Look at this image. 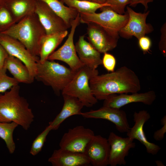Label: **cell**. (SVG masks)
Segmentation results:
<instances>
[{"mask_svg": "<svg viewBox=\"0 0 166 166\" xmlns=\"http://www.w3.org/2000/svg\"><path fill=\"white\" fill-rule=\"evenodd\" d=\"M89 85L93 95L99 100H104L112 94L137 93L141 89L137 75L125 66L94 76L90 80Z\"/></svg>", "mask_w": 166, "mask_h": 166, "instance_id": "1", "label": "cell"}, {"mask_svg": "<svg viewBox=\"0 0 166 166\" xmlns=\"http://www.w3.org/2000/svg\"><path fill=\"white\" fill-rule=\"evenodd\" d=\"M19 85L0 94V122H14L28 130L34 120V115L26 100L21 96Z\"/></svg>", "mask_w": 166, "mask_h": 166, "instance_id": "2", "label": "cell"}, {"mask_svg": "<svg viewBox=\"0 0 166 166\" xmlns=\"http://www.w3.org/2000/svg\"><path fill=\"white\" fill-rule=\"evenodd\" d=\"M1 33L17 39L32 54L38 57L41 40L46 34L35 13L26 16L9 29Z\"/></svg>", "mask_w": 166, "mask_h": 166, "instance_id": "3", "label": "cell"}, {"mask_svg": "<svg viewBox=\"0 0 166 166\" xmlns=\"http://www.w3.org/2000/svg\"><path fill=\"white\" fill-rule=\"evenodd\" d=\"M37 68L35 79L51 87L58 95L73 79L76 71L48 60L43 63L38 61Z\"/></svg>", "mask_w": 166, "mask_h": 166, "instance_id": "4", "label": "cell"}, {"mask_svg": "<svg viewBox=\"0 0 166 166\" xmlns=\"http://www.w3.org/2000/svg\"><path fill=\"white\" fill-rule=\"evenodd\" d=\"M98 73L97 69H92L84 65L76 71L73 79L61 92L62 95L77 98L84 106H92L97 102L98 100L92 92L89 81Z\"/></svg>", "mask_w": 166, "mask_h": 166, "instance_id": "5", "label": "cell"}, {"mask_svg": "<svg viewBox=\"0 0 166 166\" xmlns=\"http://www.w3.org/2000/svg\"><path fill=\"white\" fill-rule=\"evenodd\" d=\"M101 12L89 14H79L80 22L96 23L102 27L110 35L118 39L119 32L127 23L129 16L127 11L123 14L113 11L109 6L100 9Z\"/></svg>", "mask_w": 166, "mask_h": 166, "instance_id": "6", "label": "cell"}, {"mask_svg": "<svg viewBox=\"0 0 166 166\" xmlns=\"http://www.w3.org/2000/svg\"><path fill=\"white\" fill-rule=\"evenodd\" d=\"M80 22V17L79 13L71 23L70 31L66 41L61 46L49 56L48 60H59L64 62L74 71H77L84 65L78 56L73 41L76 29Z\"/></svg>", "mask_w": 166, "mask_h": 166, "instance_id": "7", "label": "cell"}, {"mask_svg": "<svg viewBox=\"0 0 166 166\" xmlns=\"http://www.w3.org/2000/svg\"><path fill=\"white\" fill-rule=\"evenodd\" d=\"M0 44L9 55L21 61L27 67L30 75L35 79L39 57L32 54L18 40L8 35L0 33Z\"/></svg>", "mask_w": 166, "mask_h": 166, "instance_id": "8", "label": "cell"}, {"mask_svg": "<svg viewBox=\"0 0 166 166\" xmlns=\"http://www.w3.org/2000/svg\"><path fill=\"white\" fill-rule=\"evenodd\" d=\"M126 9L129 16L128 19L120 31V36L126 39L134 36L138 39L153 31L152 26L146 22L147 18L150 12L149 10L141 13L135 12L128 6H127Z\"/></svg>", "mask_w": 166, "mask_h": 166, "instance_id": "9", "label": "cell"}, {"mask_svg": "<svg viewBox=\"0 0 166 166\" xmlns=\"http://www.w3.org/2000/svg\"><path fill=\"white\" fill-rule=\"evenodd\" d=\"M94 135L92 130L82 125L70 128L62 136L59 143L60 148L83 153L87 145Z\"/></svg>", "mask_w": 166, "mask_h": 166, "instance_id": "10", "label": "cell"}, {"mask_svg": "<svg viewBox=\"0 0 166 166\" xmlns=\"http://www.w3.org/2000/svg\"><path fill=\"white\" fill-rule=\"evenodd\" d=\"M35 13L46 34L67 30L69 28L64 20L43 1L37 0Z\"/></svg>", "mask_w": 166, "mask_h": 166, "instance_id": "11", "label": "cell"}, {"mask_svg": "<svg viewBox=\"0 0 166 166\" xmlns=\"http://www.w3.org/2000/svg\"><path fill=\"white\" fill-rule=\"evenodd\" d=\"M110 146L108 165L111 166L125 165V158L129 151L136 146L134 140L128 137H122L113 132L110 133L107 139Z\"/></svg>", "mask_w": 166, "mask_h": 166, "instance_id": "12", "label": "cell"}, {"mask_svg": "<svg viewBox=\"0 0 166 166\" xmlns=\"http://www.w3.org/2000/svg\"><path fill=\"white\" fill-rule=\"evenodd\" d=\"M110 149L107 139L100 135H94L83 153L93 166H106L109 165Z\"/></svg>", "mask_w": 166, "mask_h": 166, "instance_id": "13", "label": "cell"}, {"mask_svg": "<svg viewBox=\"0 0 166 166\" xmlns=\"http://www.w3.org/2000/svg\"><path fill=\"white\" fill-rule=\"evenodd\" d=\"M81 115L85 118L109 121L113 123L117 131L121 133L127 132L130 128L126 112L120 109L103 106L97 110L82 113Z\"/></svg>", "mask_w": 166, "mask_h": 166, "instance_id": "14", "label": "cell"}, {"mask_svg": "<svg viewBox=\"0 0 166 166\" xmlns=\"http://www.w3.org/2000/svg\"><path fill=\"white\" fill-rule=\"evenodd\" d=\"M134 124L126 132L128 137L133 140H139L146 148L149 154L156 155L160 151L161 148L158 145L149 142L146 138L144 131L145 123L150 118L149 113L146 110L135 112L133 114Z\"/></svg>", "mask_w": 166, "mask_h": 166, "instance_id": "15", "label": "cell"}, {"mask_svg": "<svg viewBox=\"0 0 166 166\" xmlns=\"http://www.w3.org/2000/svg\"><path fill=\"white\" fill-rule=\"evenodd\" d=\"M87 24L89 42L99 53H104L116 47L118 40L111 36L102 27L93 23Z\"/></svg>", "mask_w": 166, "mask_h": 166, "instance_id": "16", "label": "cell"}, {"mask_svg": "<svg viewBox=\"0 0 166 166\" xmlns=\"http://www.w3.org/2000/svg\"><path fill=\"white\" fill-rule=\"evenodd\" d=\"M156 98V93L153 90L143 93H132L130 94H113L109 95L104 100L103 106L120 109L125 105L132 103L141 102L146 105H150Z\"/></svg>", "mask_w": 166, "mask_h": 166, "instance_id": "17", "label": "cell"}, {"mask_svg": "<svg viewBox=\"0 0 166 166\" xmlns=\"http://www.w3.org/2000/svg\"><path fill=\"white\" fill-rule=\"evenodd\" d=\"M48 161L53 166H86L90 164L84 153L60 148L53 151Z\"/></svg>", "mask_w": 166, "mask_h": 166, "instance_id": "18", "label": "cell"}, {"mask_svg": "<svg viewBox=\"0 0 166 166\" xmlns=\"http://www.w3.org/2000/svg\"><path fill=\"white\" fill-rule=\"evenodd\" d=\"M84 35L80 36L75 47L78 56L83 64L93 69L102 64L100 53L85 39Z\"/></svg>", "mask_w": 166, "mask_h": 166, "instance_id": "19", "label": "cell"}, {"mask_svg": "<svg viewBox=\"0 0 166 166\" xmlns=\"http://www.w3.org/2000/svg\"><path fill=\"white\" fill-rule=\"evenodd\" d=\"M64 104L59 113L54 119L49 123L52 130H57L61 124L68 117L74 115H81V110L84 106L78 98L66 94L62 95Z\"/></svg>", "mask_w": 166, "mask_h": 166, "instance_id": "20", "label": "cell"}, {"mask_svg": "<svg viewBox=\"0 0 166 166\" xmlns=\"http://www.w3.org/2000/svg\"><path fill=\"white\" fill-rule=\"evenodd\" d=\"M37 0H4V4L16 22L35 13Z\"/></svg>", "mask_w": 166, "mask_h": 166, "instance_id": "21", "label": "cell"}, {"mask_svg": "<svg viewBox=\"0 0 166 166\" xmlns=\"http://www.w3.org/2000/svg\"><path fill=\"white\" fill-rule=\"evenodd\" d=\"M4 65L19 83L30 84L34 82V78L30 75L27 67L18 58L9 55Z\"/></svg>", "mask_w": 166, "mask_h": 166, "instance_id": "22", "label": "cell"}, {"mask_svg": "<svg viewBox=\"0 0 166 166\" xmlns=\"http://www.w3.org/2000/svg\"><path fill=\"white\" fill-rule=\"evenodd\" d=\"M67 30L51 34H46L42 38L40 44L39 62L43 63L48 60L49 56L54 51L67 35Z\"/></svg>", "mask_w": 166, "mask_h": 166, "instance_id": "23", "label": "cell"}, {"mask_svg": "<svg viewBox=\"0 0 166 166\" xmlns=\"http://www.w3.org/2000/svg\"><path fill=\"white\" fill-rule=\"evenodd\" d=\"M46 3L48 6L65 21L69 28L73 21L76 18L79 13L70 8L60 0H38Z\"/></svg>", "mask_w": 166, "mask_h": 166, "instance_id": "24", "label": "cell"}, {"mask_svg": "<svg viewBox=\"0 0 166 166\" xmlns=\"http://www.w3.org/2000/svg\"><path fill=\"white\" fill-rule=\"evenodd\" d=\"M61 1L79 14L93 13L103 6H110L106 3L100 4L85 0H62Z\"/></svg>", "mask_w": 166, "mask_h": 166, "instance_id": "25", "label": "cell"}, {"mask_svg": "<svg viewBox=\"0 0 166 166\" xmlns=\"http://www.w3.org/2000/svg\"><path fill=\"white\" fill-rule=\"evenodd\" d=\"M18 124L14 122H0V138L5 142L10 154L13 153L15 150L16 145L14 141L13 134Z\"/></svg>", "mask_w": 166, "mask_h": 166, "instance_id": "26", "label": "cell"}, {"mask_svg": "<svg viewBox=\"0 0 166 166\" xmlns=\"http://www.w3.org/2000/svg\"><path fill=\"white\" fill-rule=\"evenodd\" d=\"M16 22L4 4L0 6V33L9 29Z\"/></svg>", "mask_w": 166, "mask_h": 166, "instance_id": "27", "label": "cell"}, {"mask_svg": "<svg viewBox=\"0 0 166 166\" xmlns=\"http://www.w3.org/2000/svg\"><path fill=\"white\" fill-rule=\"evenodd\" d=\"M51 130H52L51 128L49 125L35 138L33 142L30 152L31 155L33 156L36 155L41 151L46 137Z\"/></svg>", "mask_w": 166, "mask_h": 166, "instance_id": "28", "label": "cell"}, {"mask_svg": "<svg viewBox=\"0 0 166 166\" xmlns=\"http://www.w3.org/2000/svg\"><path fill=\"white\" fill-rule=\"evenodd\" d=\"M7 70L4 65L0 69V94L19 83L14 78L7 75Z\"/></svg>", "mask_w": 166, "mask_h": 166, "instance_id": "29", "label": "cell"}, {"mask_svg": "<svg viewBox=\"0 0 166 166\" xmlns=\"http://www.w3.org/2000/svg\"><path fill=\"white\" fill-rule=\"evenodd\" d=\"M131 0H107L106 3L110 5L109 7L117 13L121 14H124L126 6L129 4Z\"/></svg>", "mask_w": 166, "mask_h": 166, "instance_id": "30", "label": "cell"}, {"mask_svg": "<svg viewBox=\"0 0 166 166\" xmlns=\"http://www.w3.org/2000/svg\"><path fill=\"white\" fill-rule=\"evenodd\" d=\"M104 54L102 59V64L108 71L113 72L116 65V58L113 55L107 52Z\"/></svg>", "mask_w": 166, "mask_h": 166, "instance_id": "31", "label": "cell"}, {"mask_svg": "<svg viewBox=\"0 0 166 166\" xmlns=\"http://www.w3.org/2000/svg\"><path fill=\"white\" fill-rule=\"evenodd\" d=\"M138 40L139 47L144 54L149 53L152 45L151 39L148 37L144 36L139 38Z\"/></svg>", "mask_w": 166, "mask_h": 166, "instance_id": "32", "label": "cell"}, {"mask_svg": "<svg viewBox=\"0 0 166 166\" xmlns=\"http://www.w3.org/2000/svg\"><path fill=\"white\" fill-rule=\"evenodd\" d=\"M161 36L159 44V49L163 55L166 56V24L164 23L161 29Z\"/></svg>", "mask_w": 166, "mask_h": 166, "instance_id": "33", "label": "cell"}, {"mask_svg": "<svg viewBox=\"0 0 166 166\" xmlns=\"http://www.w3.org/2000/svg\"><path fill=\"white\" fill-rule=\"evenodd\" d=\"M161 124L163 126L159 129L155 131L153 134V138L156 141H160L164 137L166 132V116L165 115L161 120Z\"/></svg>", "mask_w": 166, "mask_h": 166, "instance_id": "34", "label": "cell"}, {"mask_svg": "<svg viewBox=\"0 0 166 166\" xmlns=\"http://www.w3.org/2000/svg\"><path fill=\"white\" fill-rule=\"evenodd\" d=\"M153 0H131L129 6L133 7H136L139 3L142 4L144 7L145 12L147 11L148 8V4L153 2Z\"/></svg>", "mask_w": 166, "mask_h": 166, "instance_id": "35", "label": "cell"}, {"mask_svg": "<svg viewBox=\"0 0 166 166\" xmlns=\"http://www.w3.org/2000/svg\"><path fill=\"white\" fill-rule=\"evenodd\" d=\"M9 55L0 44V69L4 66L5 61Z\"/></svg>", "mask_w": 166, "mask_h": 166, "instance_id": "36", "label": "cell"}, {"mask_svg": "<svg viewBox=\"0 0 166 166\" xmlns=\"http://www.w3.org/2000/svg\"><path fill=\"white\" fill-rule=\"evenodd\" d=\"M93 2L100 4H104L106 3L107 0H85Z\"/></svg>", "mask_w": 166, "mask_h": 166, "instance_id": "37", "label": "cell"}, {"mask_svg": "<svg viewBox=\"0 0 166 166\" xmlns=\"http://www.w3.org/2000/svg\"><path fill=\"white\" fill-rule=\"evenodd\" d=\"M157 166H164L163 163L160 160H156L155 161Z\"/></svg>", "mask_w": 166, "mask_h": 166, "instance_id": "38", "label": "cell"}, {"mask_svg": "<svg viewBox=\"0 0 166 166\" xmlns=\"http://www.w3.org/2000/svg\"><path fill=\"white\" fill-rule=\"evenodd\" d=\"M4 0H0V6L4 4Z\"/></svg>", "mask_w": 166, "mask_h": 166, "instance_id": "39", "label": "cell"}, {"mask_svg": "<svg viewBox=\"0 0 166 166\" xmlns=\"http://www.w3.org/2000/svg\"><path fill=\"white\" fill-rule=\"evenodd\" d=\"M60 0L61 1L62 0Z\"/></svg>", "mask_w": 166, "mask_h": 166, "instance_id": "40", "label": "cell"}]
</instances>
